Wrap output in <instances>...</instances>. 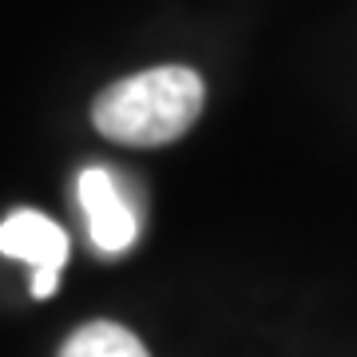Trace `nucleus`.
<instances>
[{"instance_id":"nucleus-1","label":"nucleus","mask_w":357,"mask_h":357,"mask_svg":"<svg viewBox=\"0 0 357 357\" xmlns=\"http://www.w3.org/2000/svg\"><path fill=\"white\" fill-rule=\"evenodd\" d=\"M203 103L206 88L199 72L163 64L103 88L91 103V123L103 139L128 147H163L195 128Z\"/></svg>"},{"instance_id":"nucleus-2","label":"nucleus","mask_w":357,"mask_h":357,"mask_svg":"<svg viewBox=\"0 0 357 357\" xmlns=\"http://www.w3.org/2000/svg\"><path fill=\"white\" fill-rule=\"evenodd\" d=\"M0 255L32 266V298H52L68 258V234L40 211H13L0 222Z\"/></svg>"},{"instance_id":"nucleus-3","label":"nucleus","mask_w":357,"mask_h":357,"mask_svg":"<svg viewBox=\"0 0 357 357\" xmlns=\"http://www.w3.org/2000/svg\"><path fill=\"white\" fill-rule=\"evenodd\" d=\"M76 195H79V206H84V218H88L91 246L100 255H123L139 238V215L131 211L128 195L119 191L112 171H103V167L79 171Z\"/></svg>"},{"instance_id":"nucleus-4","label":"nucleus","mask_w":357,"mask_h":357,"mask_svg":"<svg viewBox=\"0 0 357 357\" xmlns=\"http://www.w3.org/2000/svg\"><path fill=\"white\" fill-rule=\"evenodd\" d=\"M60 357H151L147 345L119 321H88L76 333H68Z\"/></svg>"}]
</instances>
